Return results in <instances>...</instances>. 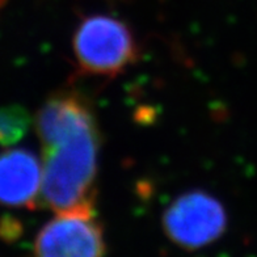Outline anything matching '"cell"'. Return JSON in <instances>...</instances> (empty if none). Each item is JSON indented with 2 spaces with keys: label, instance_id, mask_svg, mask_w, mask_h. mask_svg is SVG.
<instances>
[{
  "label": "cell",
  "instance_id": "4",
  "mask_svg": "<svg viewBox=\"0 0 257 257\" xmlns=\"http://www.w3.org/2000/svg\"><path fill=\"white\" fill-rule=\"evenodd\" d=\"M106 244L95 215L57 214L37 233L32 257H104Z\"/></svg>",
  "mask_w": 257,
  "mask_h": 257
},
{
  "label": "cell",
  "instance_id": "6",
  "mask_svg": "<svg viewBox=\"0 0 257 257\" xmlns=\"http://www.w3.org/2000/svg\"><path fill=\"white\" fill-rule=\"evenodd\" d=\"M32 125V117L23 105L0 108V146L11 147L24 138Z\"/></svg>",
  "mask_w": 257,
  "mask_h": 257
},
{
  "label": "cell",
  "instance_id": "3",
  "mask_svg": "<svg viewBox=\"0 0 257 257\" xmlns=\"http://www.w3.org/2000/svg\"><path fill=\"white\" fill-rule=\"evenodd\" d=\"M163 230L184 249H200L217 241L226 231V209L218 198L201 189L176 197L163 213Z\"/></svg>",
  "mask_w": 257,
  "mask_h": 257
},
{
  "label": "cell",
  "instance_id": "1",
  "mask_svg": "<svg viewBox=\"0 0 257 257\" xmlns=\"http://www.w3.org/2000/svg\"><path fill=\"white\" fill-rule=\"evenodd\" d=\"M42 147V202L55 214L95 215L100 132L78 91L49 96L36 114Z\"/></svg>",
  "mask_w": 257,
  "mask_h": 257
},
{
  "label": "cell",
  "instance_id": "5",
  "mask_svg": "<svg viewBox=\"0 0 257 257\" xmlns=\"http://www.w3.org/2000/svg\"><path fill=\"white\" fill-rule=\"evenodd\" d=\"M42 162L25 149L0 154V205L33 207L41 196Z\"/></svg>",
  "mask_w": 257,
  "mask_h": 257
},
{
  "label": "cell",
  "instance_id": "2",
  "mask_svg": "<svg viewBox=\"0 0 257 257\" xmlns=\"http://www.w3.org/2000/svg\"><path fill=\"white\" fill-rule=\"evenodd\" d=\"M72 50L81 74L106 78L122 74L139 58V45L132 29L108 15L83 17L75 29Z\"/></svg>",
  "mask_w": 257,
  "mask_h": 257
}]
</instances>
